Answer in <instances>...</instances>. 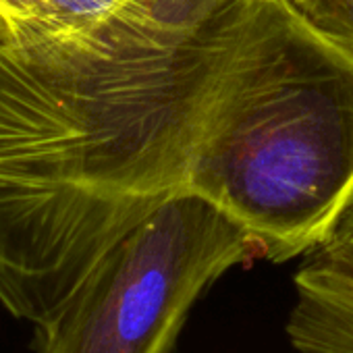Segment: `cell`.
Returning <instances> with one entry per match:
<instances>
[{
    "label": "cell",
    "instance_id": "cell-2",
    "mask_svg": "<svg viewBox=\"0 0 353 353\" xmlns=\"http://www.w3.org/2000/svg\"><path fill=\"white\" fill-rule=\"evenodd\" d=\"M183 190L221 208L276 264L326 243L353 206V54L291 0H260Z\"/></svg>",
    "mask_w": 353,
    "mask_h": 353
},
{
    "label": "cell",
    "instance_id": "cell-6",
    "mask_svg": "<svg viewBox=\"0 0 353 353\" xmlns=\"http://www.w3.org/2000/svg\"><path fill=\"white\" fill-rule=\"evenodd\" d=\"M305 258L320 260V262H330V264H343V266H353V206L349 212L343 216L334 233L326 243H322L318 250L307 254Z\"/></svg>",
    "mask_w": 353,
    "mask_h": 353
},
{
    "label": "cell",
    "instance_id": "cell-4",
    "mask_svg": "<svg viewBox=\"0 0 353 353\" xmlns=\"http://www.w3.org/2000/svg\"><path fill=\"white\" fill-rule=\"evenodd\" d=\"M123 0H0V21L9 36H30L90 26Z\"/></svg>",
    "mask_w": 353,
    "mask_h": 353
},
{
    "label": "cell",
    "instance_id": "cell-1",
    "mask_svg": "<svg viewBox=\"0 0 353 353\" xmlns=\"http://www.w3.org/2000/svg\"><path fill=\"white\" fill-rule=\"evenodd\" d=\"M260 0H123L0 40V303L48 326L185 168Z\"/></svg>",
    "mask_w": 353,
    "mask_h": 353
},
{
    "label": "cell",
    "instance_id": "cell-7",
    "mask_svg": "<svg viewBox=\"0 0 353 353\" xmlns=\"http://www.w3.org/2000/svg\"><path fill=\"white\" fill-rule=\"evenodd\" d=\"M9 36V32H7V28H5V23L0 21V40H5Z\"/></svg>",
    "mask_w": 353,
    "mask_h": 353
},
{
    "label": "cell",
    "instance_id": "cell-3",
    "mask_svg": "<svg viewBox=\"0 0 353 353\" xmlns=\"http://www.w3.org/2000/svg\"><path fill=\"white\" fill-rule=\"evenodd\" d=\"M258 256L206 198L174 190L121 237L59 316L34 330L36 353H170L198 299Z\"/></svg>",
    "mask_w": 353,
    "mask_h": 353
},
{
    "label": "cell",
    "instance_id": "cell-5",
    "mask_svg": "<svg viewBox=\"0 0 353 353\" xmlns=\"http://www.w3.org/2000/svg\"><path fill=\"white\" fill-rule=\"evenodd\" d=\"M291 5L316 32L353 54V0H291Z\"/></svg>",
    "mask_w": 353,
    "mask_h": 353
}]
</instances>
